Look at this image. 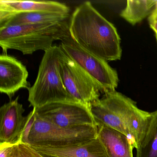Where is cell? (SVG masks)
I'll use <instances>...</instances> for the list:
<instances>
[{
	"mask_svg": "<svg viewBox=\"0 0 157 157\" xmlns=\"http://www.w3.org/2000/svg\"><path fill=\"white\" fill-rule=\"evenodd\" d=\"M150 26L151 28L154 31L156 35H157V22H154L150 23Z\"/></svg>",
	"mask_w": 157,
	"mask_h": 157,
	"instance_id": "obj_20",
	"label": "cell"
},
{
	"mask_svg": "<svg viewBox=\"0 0 157 157\" xmlns=\"http://www.w3.org/2000/svg\"><path fill=\"white\" fill-rule=\"evenodd\" d=\"M59 41V46L63 52L95 82L102 93L116 91L119 82L118 74L107 61L82 48L71 36L69 29L62 34Z\"/></svg>",
	"mask_w": 157,
	"mask_h": 157,
	"instance_id": "obj_5",
	"label": "cell"
},
{
	"mask_svg": "<svg viewBox=\"0 0 157 157\" xmlns=\"http://www.w3.org/2000/svg\"><path fill=\"white\" fill-rule=\"evenodd\" d=\"M70 21V20H69ZM69 21L60 23L14 25L0 27V45L3 51L14 49L23 55L45 52L60 40L69 28Z\"/></svg>",
	"mask_w": 157,
	"mask_h": 157,
	"instance_id": "obj_2",
	"label": "cell"
},
{
	"mask_svg": "<svg viewBox=\"0 0 157 157\" xmlns=\"http://www.w3.org/2000/svg\"><path fill=\"white\" fill-rule=\"evenodd\" d=\"M13 146L9 143H0V157H10Z\"/></svg>",
	"mask_w": 157,
	"mask_h": 157,
	"instance_id": "obj_19",
	"label": "cell"
},
{
	"mask_svg": "<svg viewBox=\"0 0 157 157\" xmlns=\"http://www.w3.org/2000/svg\"><path fill=\"white\" fill-rule=\"evenodd\" d=\"M59 70L68 92L75 101L90 106L100 99V86L62 49Z\"/></svg>",
	"mask_w": 157,
	"mask_h": 157,
	"instance_id": "obj_6",
	"label": "cell"
},
{
	"mask_svg": "<svg viewBox=\"0 0 157 157\" xmlns=\"http://www.w3.org/2000/svg\"><path fill=\"white\" fill-rule=\"evenodd\" d=\"M41 154L44 157H59L56 156H54V155H49V154H44V153H41Z\"/></svg>",
	"mask_w": 157,
	"mask_h": 157,
	"instance_id": "obj_23",
	"label": "cell"
},
{
	"mask_svg": "<svg viewBox=\"0 0 157 157\" xmlns=\"http://www.w3.org/2000/svg\"><path fill=\"white\" fill-rule=\"evenodd\" d=\"M149 21L150 23L154 22H157V15L154 16H150L149 17Z\"/></svg>",
	"mask_w": 157,
	"mask_h": 157,
	"instance_id": "obj_21",
	"label": "cell"
},
{
	"mask_svg": "<svg viewBox=\"0 0 157 157\" xmlns=\"http://www.w3.org/2000/svg\"><path fill=\"white\" fill-rule=\"evenodd\" d=\"M32 146L40 153L59 157H108L98 136L90 141L69 147Z\"/></svg>",
	"mask_w": 157,
	"mask_h": 157,
	"instance_id": "obj_12",
	"label": "cell"
},
{
	"mask_svg": "<svg viewBox=\"0 0 157 157\" xmlns=\"http://www.w3.org/2000/svg\"><path fill=\"white\" fill-rule=\"evenodd\" d=\"M156 39H157V35H156Z\"/></svg>",
	"mask_w": 157,
	"mask_h": 157,
	"instance_id": "obj_24",
	"label": "cell"
},
{
	"mask_svg": "<svg viewBox=\"0 0 157 157\" xmlns=\"http://www.w3.org/2000/svg\"><path fill=\"white\" fill-rule=\"evenodd\" d=\"M30 12H50L70 14L67 5L50 1L0 0V25L17 13Z\"/></svg>",
	"mask_w": 157,
	"mask_h": 157,
	"instance_id": "obj_11",
	"label": "cell"
},
{
	"mask_svg": "<svg viewBox=\"0 0 157 157\" xmlns=\"http://www.w3.org/2000/svg\"><path fill=\"white\" fill-rule=\"evenodd\" d=\"M36 116L60 127L96 125L90 106L79 102L51 103L36 109Z\"/></svg>",
	"mask_w": 157,
	"mask_h": 157,
	"instance_id": "obj_7",
	"label": "cell"
},
{
	"mask_svg": "<svg viewBox=\"0 0 157 157\" xmlns=\"http://www.w3.org/2000/svg\"><path fill=\"white\" fill-rule=\"evenodd\" d=\"M70 14L50 12H30L17 13L2 26L14 25L60 23L69 21Z\"/></svg>",
	"mask_w": 157,
	"mask_h": 157,
	"instance_id": "obj_15",
	"label": "cell"
},
{
	"mask_svg": "<svg viewBox=\"0 0 157 157\" xmlns=\"http://www.w3.org/2000/svg\"><path fill=\"white\" fill-rule=\"evenodd\" d=\"M19 99L18 96L0 108V143H21L28 116H23L25 110Z\"/></svg>",
	"mask_w": 157,
	"mask_h": 157,
	"instance_id": "obj_9",
	"label": "cell"
},
{
	"mask_svg": "<svg viewBox=\"0 0 157 157\" xmlns=\"http://www.w3.org/2000/svg\"><path fill=\"white\" fill-rule=\"evenodd\" d=\"M157 1L128 0L125 7L120 13V16L130 24L135 25L149 15Z\"/></svg>",
	"mask_w": 157,
	"mask_h": 157,
	"instance_id": "obj_16",
	"label": "cell"
},
{
	"mask_svg": "<svg viewBox=\"0 0 157 157\" xmlns=\"http://www.w3.org/2000/svg\"><path fill=\"white\" fill-rule=\"evenodd\" d=\"M133 101L116 91L109 92L105 93L101 99L92 103L90 109L97 127H109L128 137L124 119Z\"/></svg>",
	"mask_w": 157,
	"mask_h": 157,
	"instance_id": "obj_8",
	"label": "cell"
},
{
	"mask_svg": "<svg viewBox=\"0 0 157 157\" xmlns=\"http://www.w3.org/2000/svg\"><path fill=\"white\" fill-rule=\"evenodd\" d=\"M69 30L74 41L90 54L106 61L121 59V39L116 28L90 2L75 9L70 19Z\"/></svg>",
	"mask_w": 157,
	"mask_h": 157,
	"instance_id": "obj_1",
	"label": "cell"
},
{
	"mask_svg": "<svg viewBox=\"0 0 157 157\" xmlns=\"http://www.w3.org/2000/svg\"><path fill=\"white\" fill-rule=\"evenodd\" d=\"M61 49L53 46L45 52L33 86L28 89V101L38 109L51 103L75 101L68 92L59 70Z\"/></svg>",
	"mask_w": 157,
	"mask_h": 157,
	"instance_id": "obj_3",
	"label": "cell"
},
{
	"mask_svg": "<svg viewBox=\"0 0 157 157\" xmlns=\"http://www.w3.org/2000/svg\"><path fill=\"white\" fill-rule=\"evenodd\" d=\"M98 136L108 157H133L134 147L129 138L124 133L101 126L98 127Z\"/></svg>",
	"mask_w": 157,
	"mask_h": 157,
	"instance_id": "obj_13",
	"label": "cell"
},
{
	"mask_svg": "<svg viewBox=\"0 0 157 157\" xmlns=\"http://www.w3.org/2000/svg\"><path fill=\"white\" fill-rule=\"evenodd\" d=\"M155 8L151 14L150 16H154L157 15V1L155 6Z\"/></svg>",
	"mask_w": 157,
	"mask_h": 157,
	"instance_id": "obj_22",
	"label": "cell"
},
{
	"mask_svg": "<svg viewBox=\"0 0 157 157\" xmlns=\"http://www.w3.org/2000/svg\"><path fill=\"white\" fill-rule=\"evenodd\" d=\"M136 157H157V110L151 113L148 129L136 149Z\"/></svg>",
	"mask_w": 157,
	"mask_h": 157,
	"instance_id": "obj_17",
	"label": "cell"
},
{
	"mask_svg": "<svg viewBox=\"0 0 157 157\" xmlns=\"http://www.w3.org/2000/svg\"><path fill=\"white\" fill-rule=\"evenodd\" d=\"M28 72L26 67L14 57L0 56V92L11 99L22 89H29Z\"/></svg>",
	"mask_w": 157,
	"mask_h": 157,
	"instance_id": "obj_10",
	"label": "cell"
},
{
	"mask_svg": "<svg viewBox=\"0 0 157 157\" xmlns=\"http://www.w3.org/2000/svg\"><path fill=\"white\" fill-rule=\"evenodd\" d=\"M151 113L140 110L134 102L125 116L124 124L133 147L138 148L148 129Z\"/></svg>",
	"mask_w": 157,
	"mask_h": 157,
	"instance_id": "obj_14",
	"label": "cell"
},
{
	"mask_svg": "<svg viewBox=\"0 0 157 157\" xmlns=\"http://www.w3.org/2000/svg\"><path fill=\"white\" fill-rule=\"evenodd\" d=\"M10 157H44L30 144L21 143L13 146Z\"/></svg>",
	"mask_w": 157,
	"mask_h": 157,
	"instance_id": "obj_18",
	"label": "cell"
},
{
	"mask_svg": "<svg viewBox=\"0 0 157 157\" xmlns=\"http://www.w3.org/2000/svg\"><path fill=\"white\" fill-rule=\"evenodd\" d=\"M98 137V127L83 125L60 127L36 116L28 136L33 146L65 147L84 143Z\"/></svg>",
	"mask_w": 157,
	"mask_h": 157,
	"instance_id": "obj_4",
	"label": "cell"
}]
</instances>
